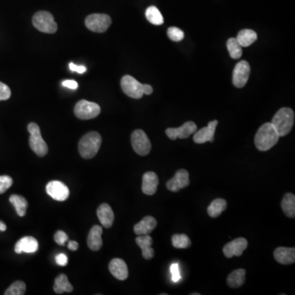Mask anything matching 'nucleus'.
<instances>
[{"instance_id":"1","label":"nucleus","mask_w":295,"mask_h":295,"mask_svg":"<svg viewBox=\"0 0 295 295\" xmlns=\"http://www.w3.org/2000/svg\"><path fill=\"white\" fill-rule=\"evenodd\" d=\"M280 136L272 123H265L259 128L255 136L256 148L265 152L270 150L279 141Z\"/></svg>"},{"instance_id":"2","label":"nucleus","mask_w":295,"mask_h":295,"mask_svg":"<svg viewBox=\"0 0 295 295\" xmlns=\"http://www.w3.org/2000/svg\"><path fill=\"white\" fill-rule=\"evenodd\" d=\"M101 144L102 137L98 132H88L80 140L78 146L80 154L83 158H92L98 154Z\"/></svg>"},{"instance_id":"3","label":"nucleus","mask_w":295,"mask_h":295,"mask_svg":"<svg viewBox=\"0 0 295 295\" xmlns=\"http://www.w3.org/2000/svg\"><path fill=\"white\" fill-rule=\"evenodd\" d=\"M272 124L280 137L286 136L291 132L294 123V112L290 108H282L273 116Z\"/></svg>"},{"instance_id":"4","label":"nucleus","mask_w":295,"mask_h":295,"mask_svg":"<svg viewBox=\"0 0 295 295\" xmlns=\"http://www.w3.org/2000/svg\"><path fill=\"white\" fill-rule=\"evenodd\" d=\"M30 134L29 138L30 147L39 157H44L48 154V148L46 141L41 136L40 129L36 123H30L28 126Z\"/></svg>"},{"instance_id":"5","label":"nucleus","mask_w":295,"mask_h":295,"mask_svg":"<svg viewBox=\"0 0 295 295\" xmlns=\"http://www.w3.org/2000/svg\"><path fill=\"white\" fill-rule=\"evenodd\" d=\"M34 28L47 34H54L58 30L57 23L52 14L46 11H40L34 14L32 18Z\"/></svg>"},{"instance_id":"6","label":"nucleus","mask_w":295,"mask_h":295,"mask_svg":"<svg viewBox=\"0 0 295 295\" xmlns=\"http://www.w3.org/2000/svg\"><path fill=\"white\" fill-rule=\"evenodd\" d=\"M101 112L100 105L96 102L80 100L76 104L74 112L76 118L82 120H90L98 116Z\"/></svg>"},{"instance_id":"7","label":"nucleus","mask_w":295,"mask_h":295,"mask_svg":"<svg viewBox=\"0 0 295 295\" xmlns=\"http://www.w3.org/2000/svg\"><path fill=\"white\" fill-rule=\"evenodd\" d=\"M112 19L107 14H90L86 19V26L90 30L104 33L111 26Z\"/></svg>"},{"instance_id":"8","label":"nucleus","mask_w":295,"mask_h":295,"mask_svg":"<svg viewBox=\"0 0 295 295\" xmlns=\"http://www.w3.org/2000/svg\"><path fill=\"white\" fill-rule=\"evenodd\" d=\"M120 86L123 92L130 98L140 100L144 94V84L140 83L132 76H124L120 80Z\"/></svg>"},{"instance_id":"9","label":"nucleus","mask_w":295,"mask_h":295,"mask_svg":"<svg viewBox=\"0 0 295 295\" xmlns=\"http://www.w3.org/2000/svg\"><path fill=\"white\" fill-rule=\"evenodd\" d=\"M132 144L134 152L140 156H146L151 151V143L146 132L136 130L132 134Z\"/></svg>"},{"instance_id":"10","label":"nucleus","mask_w":295,"mask_h":295,"mask_svg":"<svg viewBox=\"0 0 295 295\" xmlns=\"http://www.w3.org/2000/svg\"><path fill=\"white\" fill-rule=\"evenodd\" d=\"M250 66L247 61L238 62L233 70L232 82L237 88H243L250 78Z\"/></svg>"},{"instance_id":"11","label":"nucleus","mask_w":295,"mask_h":295,"mask_svg":"<svg viewBox=\"0 0 295 295\" xmlns=\"http://www.w3.org/2000/svg\"><path fill=\"white\" fill-rule=\"evenodd\" d=\"M46 192L52 198L60 202L68 200L70 194L68 187L58 180L48 182L46 186Z\"/></svg>"},{"instance_id":"12","label":"nucleus","mask_w":295,"mask_h":295,"mask_svg":"<svg viewBox=\"0 0 295 295\" xmlns=\"http://www.w3.org/2000/svg\"><path fill=\"white\" fill-rule=\"evenodd\" d=\"M197 130V125L193 122H187L178 128H168L166 134L172 140L176 138H186L194 134Z\"/></svg>"},{"instance_id":"13","label":"nucleus","mask_w":295,"mask_h":295,"mask_svg":"<svg viewBox=\"0 0 295 295\" xmlns=\"http://www.w3.org/2000/svg\"><path fill=\"white\" fill-rule=\"evenodd\" d=\"M190 175L186 170L180 169L176 172L174 177L166 182V188L172 192H178L180 190L186 188L190 184Z\"/></svg>"},{"instance_id":"14","label":"nucleus","mask_w":295,"mask_h":295,"mask_svg":"<svg viewBox=\"0 0 295 295\" xmlns=\"http://www.w3.org/2000/svg\"><path fill=\"white\" fill-rule=\"evenodd\" d=\"M247 248V240L240 237L226 244L223 248V252L227 258H232L234 256H240Z\"/></svg>"},{"instance_id":"15","label":"nucleus","mask_w":295,"mask_h":295,"mask_svg":"<svg viewBox=\"0 0 295 295\" xmlns=\"http://www.w3.org/2000/svg\"><path fill=\"white\" fill-rule=\"evenodd\" d=\"M218 122L216 120H212L206 128H202L200 130H196L194 136V141L196 144H204L206 142H214V134L216 130Z\"/></svg>"},{"instance_id":"16","label":"nucleus","mask_w":295,"mask_h":295,"mask_svg":"<svg viewBox=\"0 0 295 295\" xmlns=\"http://www.w3.org/2000/svg\"><path fill=\"white\" fill-rule=\"evenodd\" d=\"M39 248V243L36 238L32 236H26L20 238L14 247V250L16 254H20L22 252L26 254H33L36 252Z\"/></svg>"},{"instance_id":"17","label":"nucleus","mask_w":295,"mask_h":295,"mask_svg":"<svg viewBox=\"0 0 295 295\" xmlns=\"http://www.w3.org/2000/svg\"><path fill=\"white\" fill-rule=\"evenodd\" d=\"M109 270L112 275L119 280H125L128 279V265L125 261L120 258H114L109 264Z\"/></svg>"},{"instance_id":"18","label":"nucleus","mask_w":295,"mask_h":295,"mask_svg":"<svg viewBox=\"0 0 295 295\" xmlns=\"http://www.w3.org/2000/svg\"><path fill=\"white\" fill-rule=\"evenodd\" d=\"M159 179L157 174L152 172H148L143 176L142 191L146 196H154L157 192Z\"/></svg>"},{"instance_id":"19","label":"nucleus","mask_w":295,"mask_h":295,"mask_svg":"<svg viewBox=\"0 0 295 295\" xmlns=\"http://www.w3.org/2000/svg\"><path fill=\"white\" fill-rule=\"evenodd\" d=\"M276 261L283 265H288L295 262L294 248H277L274 252Z\"/></svg>"},{"instance_id":"20","label":"nucleus","mask_w":295,"mask_h":295,"mask_svg":"<svg viewBox=\"0 0 295 295\" xmlns=\"http://www.w3.org/2000/svg\"><path fill=\"white\" fill-rule=\"evenodd\" d=\"M102 228L100 226H94L87 238L88 247L93 251H98L102 246Z\"/></svg>"},{"instance_id":"21","label":"nucleus","mask_w":295,"mask_h":295,"mask_svg":"<svg viewBox=\"0 0 295 295\" xmlns=\"http://www.w3.org/2000/svg\"><path fill=\"white\" fill-rule=\"evenodd\" d=\"M136 244L142 250L144 258L150 260L154 256V250L152 248V238L150 234L138 236L136 238Z\"/></svg>"},{"instance_id":"22","label":"nucleus","mask_w":295,"mask_h":295,"mask_svg":"<svg viewBox=\"0 0 295 295\" xmlns=\"http://www.w3.org/2000/svg\"><path fill=\"white\" fill-rule=\"evenodd\" d=\"M157 226V220L154 218L147 216L144 218L140 222L134 225V232L137 236L150 234Z\"/></svg>"},{"instance_id":"23","label":"nucleus","mask_w":295,"mask_h":295,"mask_svg":"<svg viewBox=\"0 0 295 295\" xmlns=\"http://www.w3.org/2000/svg\"><path fill=\"white\" fill-rule=\"evenodd\" d=\"M97 216L100 223L105 228H110L114 222V214L111 206L108 204H102L98 206L97 210Z\"/></svg>"},{"instance_id":"24","label":"nucleus","mask_w":295,"mask_h":295,"mask_svg":"<svg viewBox=\"0 0 295 295\" xmlns=\"http://www.w3.org/2000/svg\"><path fill=\"white\" fill-rule=\"evenodd\" d=\"M246 270L244 269H237L232 272L227 277V284L230 288L241 287L246 282Z\"/></svg>"},{"instance_id":"25","label":"nucleus","mask_w":295,"mask_h":295,"mask_svg":"<svg viewBox=\"0 0 295 295\" xmlns=\"http://www.w3.org/2000/svg\"><path fill=\"white\" fill-rule=\"evenodd\" d=\"M54 290L55 293L58 294H62L65 292L70 293L73 290L72 284L69 282L68 278L65 274H60L55 279Z\"/></svg>"},{"instance_id":"26","label":"nucleus","mask_w":295,"mask_h":295,"mask_svg":"<svg viewBox=\"0 0 295 295\" xmlns=\"http://www.w3.org/2000/svg\"><path fill=\"white\" fill-rule=\"evenodd\" d=\"M256 39H258V34L256 32L250 29L242 30L238 32L237 38H236L238 44L242 47H248L254 43Z\"/></svg>"},{"instance_id":"27","label":"nucleus","mask_w":295,"mask_h":295,"mask_svg":"<svg viewBox=\"0 0 295 295\" xmlns=\"http://www.w3.org/2000/svg\"><path fill=\"white\" fill-rule=\"evenodd\" d=\"M282 210L288 218H295V196L291 193L284 194L282 202Z\"/></svg>"},{"instance_id":"28","label":"nucleus","mask_w":295,"mask_h":295,"mask_svg":"<svg viewBox=\"0 0 295 295\" xmlns=\"http://www.w3.org/2000/svg\"><path fill=\"white\" fill-rule=\"evenodd\" d=\"M227 202L223 198H216L208 208V214L211 218H218L226 209Z\"/></svg>"},{"instance_id":"29","label":"nucleus","mask_w":295,"mask_h":295,"mask_svg":"<svg viewBox=\"0 0 295 295\" xmlns=\"http://www.w3.org/2000/svg\"><path fill=\"white\" fill-rule=\"evenodd\" d=\"M10 201L16 209V214L19 216H25L28 206V202L25 198L18 194H12L10 196Z\"/></svg>"},{"instance_id":"30","label":"nucleus","mask_w":295,"mask_h":295,"mask_svg":"<svg viewBox=\"0 0 295 295\" xmlns=\"http://www.w3.org/2000/svg\"><path fill=\"white\" fill-rule=\"evenodd\" d=\"M146 16L147 20L154 25L160 26L164 24V16L159 11L158 8L155 6H150L148 8L146 12Z\"/></svg>"},{"instance_id":"31","label":"nucleus","mask_w":295,"mask_h":295,"mask_svg":"<svg viewBox=\"0 0 295 295\" xmlns=\"http://www.w3.org/2000/svg\"><path fill=\"white\" fill-rule=\"evenodd\" d=\"M227 48L230 57L233 59L240 58L242 56V46L238 44L236 38H230L227 41Z\"/></svg>"},{"instance_id":"32","label":"nucleus","mask_w":295,"mask_h":295,"mask_svg":"<svg viewBox=\"0 0 295 295\" xmlns=\"http://www.w3.org/2000/svg\"><path fill=\"white\" fill-rule=\"evenodd\" d=\"M172 246L176 248H188L190 247L191 241L188 236L184 234H174L172 238Z\"/></svg>"},{"instance_id":"33","label":"nucleus","mask_w":295,"mask_h":295,"mask_svg":"<svg viewBox=\"0 0 295 295\" xmlns=\"http://www.w3.org/2000/svg\"><path fill=\"white\" fill-rule=\"evenodd\" d=\"M26 286L25 283L23 282H15L6 290L4 292L5 295H23L25 294Z\"/></svg>"},{"instance_id":"34","label":"nucleus","mask_w":295,"mask_h":295,"mask_svg":"<svg viewBox=\"0 0 295 295\" xmlns=\"http://www.w3.org/2000/svg\"><path fill=\"white\" fill-rule=\"evenodd\" d=\"M168 36L170 40L172 41H182L184 39V32H182V30L177 28H170L168 30Z\"/></svg>"},{"instance_id":"35","label":"nucleus","mask_w":295,"mask_h":295,"mask_svg":"<svg viewBox=\"0 0 295 295\" xmlns=\"http://www.w3.org/2000/svg\"><path fill=\"white\" fill-rule=\"evenodd\" d=\"M14 180L8 176H0V194L5 193L12 186Z\"/></svg>"},{"instance_id":"36","label":"nucleus","mask_w":295,"mask_h":295,"mask_svg":"<svg viewBox=\"0 0 295 295\" xmlns=\"http://www.w3.org/2000/svg\"><path fill=\"white\" fill-rule=\"evenodd\" d=\"M11 97V90L7 84L0 82V101L8 100Z\"/></svg>"},{"instance_id":"37","label":"nucleus","mask_w":295,"mask_h":295,"mask_svg":"<svg viewBox=\"0 0 295 295\" xmlns=\"http://www.w3.org/2000/svg\"><path fill=\"white\" fill-rule=\"evenodd\" d=\"M68 240V236L62 232V230H58L54 234V241L59 246H64L66 241Z\"/></svg>"},{"instance_id":"38","label":"nucleus","mask_w":295,"mask_h":295,"mask_svg":"<svg viewBox=\"0 0 295 295\" xmlns=\"http://www.w3.org/2000/svg\"><path fill=\"white\" fill-rule=\"evenodd\" d=\"M170 273L172 275V280L174 282H179L180 280V274L179 266L177 264H174L170 266Z\"/></svg>"},{"instance_id":"39","label":"nucleus","mask_w":295,"mask_h":295,"mask_svg":"<svg viewBox=\"0 0 295 295\" xmlns=\"http://www.w3.org/2000/svg\"><path fill=\"white\" fill-rule=\"evenodd\" d=\"M55 261L58 265L61 266H65L68 264V258L66 254H59L55 256Z\"/></svg>"},{"instance_id":"40","label":"nucleus","mask_w":295,"mask_h":295,"mask_svg":"<svg viewBox=\"0 0 295 295\" xmlns=\"http://www.w3.org/2000/svg\"><path fill=\"white\" fill-rule=\"evenodd\" d=\"M69 68L72 72H76L80 73V74H82V73L86 72V68L84 66H79V65H76V64H73V62L69 64Z\"/></svg>"},{"instance_id":"41","label":"nucleus","mask_w":295,"mask_h":295,"mask_svg":"<svg viewBox=\"0 0 295 295\" xmlns=\"http://www.w3.org/2000/svg\"><path fill=\"white\" fill-rule=\"evenodd\" d=\"M62 86L70 88V90H76L78 88V83L73 80H66L62 83Z\"/></svg>"},{"instance_id":"42","label":"nucleus","mask_w":295,"mask_h":295,"mask_svg":"<svg viewBox=\"0 0 295 295\" xmlns=\"http://www.w3.org/2000/svg\"><path fill=\"white\" fill-rule=\"evenodd\" d=\"M68 247L69 250H72V251H76V250H78V248H79V244H78L76 241H69Z\"/></svg>"},{"instance_id":"43","label":"nucleus","mask_w":295,"mask_h":295,"mask_svg":"<svg viewBox=\"0 0 295 295\" xmlns=\"http://www.w3.org/2000/svg\"><path fill=\"white\" fill-rule=\"evenodd\" d=\"M152 87L150 84H144V94H147V96H150L152 93Z\"/></svg>"},{"instance_id":"44","label":"nucleus","mask_w":295,"mask_h":295,"mask_svg":"<svg viewBox=\"0 0 295 295\" xmlns=\"http://www.w3.org/2000/svg\"><path fill=\"white\" fill-rule=\"evenodd\" d=\"M7 230V226L5 225L4 222L0 220V232H5Z\"/></svg>"},{"instance_id":"45","label":"nucleus","mask_w":295,"mask_h":295,"mask_svg":"<svg viewBox=\"0 0 295 295\" xmlns=\"http://www.w3.org/2000/svg\"><path fill=\"white\" fill-rule=\"evenodd\" d=\"M191 295H200V293H193L191 294Z\"/></svg>"}]
</instances>
